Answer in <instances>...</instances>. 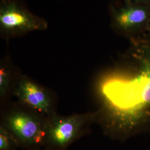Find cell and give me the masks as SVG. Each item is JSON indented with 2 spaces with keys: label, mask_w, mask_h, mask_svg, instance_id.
Masks as SVG:
<instances>
[{
  "label": "cell",
  "mask_w": 150,
  "mask_h": 150,
  "mask_svg": "<svg viewBox=\"0 0 150 150\" xmlns=\"http://www.w3.org/2000/svg\"><path fill=\"white\" fill-rule=\"evenodd\" d=\"M48 22L30 11L23 0H0V36L9 41L48 28Z\"/></svg>",
  "instance_id": "277c9868"
},
{
  "label": "cell",
  "mask_w": 150,
  "mask_h": 150,
  "mask_svg": "<svg viewBox=\"0 0 150 150\" xmlns=\"http://www.w3.org/2000/svg\"><path fill=\"white\" fill-rule=\"evenodd\" d=\"M148 36L150 37V25H149V28H148V30H147V34H146Z\"/></svg>",
  "instance_id": "30bf717a"
},
{
  "label": "cell",
  "mask_w": 150,
  "mask_h": 150,
  "mask_svg": "<svg viewBox=\"0 0 150 150\" xmlns=\"http://www.w3.org/2000/svg\"><path fill=\"white\" fill-rule=\"evenodd\" d=\"M97 113L88 111L70 115L58 113L47 117L43 150H67L71 145L91 133Z\"/></svg>",
  "instance_id": "3957f363"
},
{
  "label": "cell",
  "mask_w": 150,
  "mask_h": 150,
  "mask_svg": "<svg viewBox=\"0 0 150 150\" xmlns=\"http://www.w3.org/2000/svg\"><path fill=\"white\" fill-rule=\"evenodd\" d=\"M0 126L17 139L20 148L43 150L47 117L16 101L0 108Z\"/></svg>",
  "instance_id": "7a4b0ae2"
},
{
  "label": "cell",
  "mask_w": 150,
  "mask_h": 150,
  "mask_svg": "<svg viewBox=\"0 0 150 150\" xmlns=\"http://www.w3.org/2000/svg\"><path fill=\"white\" fill-rule=\"evenodd\" d=\"M22 72L8 54L0 61V108L12 101L14 87Z\"/></svg>",
  "instance_id": "52a82bcc"
},
{
  "label": "cell",
  "mask_w": 150,
  "mask_h": 150,
  "mask_svg": "<svg viewBox=\"0 0 150 150\" xmlns=\"http://www.w3.org/2000/svg\"><path fill=\"white\" fill-rule=\"evenodd\" d=\"M117 2L150 5V0H117Z\"/></svg>",
  "instance_id": "9c48e42d"
},
{
  "label": "cell",
  "mask_w": 150,
  "mask_h": 150,
  "mask_svg": "<svg viewBox=\"0 0 150 150\" xmlns=\"http://www.w3.org/2000/svg\"><path fill=\"white\" fill-rule=\"evenodd\" d=\"M110 27L129 40L147 34L150 22V5L113 2L109 5Z\"/></svg>",
  "instance_id": "5b68a950"
},
{
  "label": "cell",
  "mask_w": 150,
  "mask_h": 150,
  "mask_svg": "<svg viewBox=\"0 0 150 150\" xmlns=\"http://www.w3.org/2000/svg\"><path fill=\"white\" fill-rule=\"evenodd\" d=\"M13 96L18 102L47 117L57 113L56 93L22 72L17 80Z\"/></svg>",
  "instance_id": "8992f818"
},
{
  "label": "cell",
  "mask_w": 150,
  "mask_h": 150,
  "mask_svg": "<svg viewBox=\"0 0 150 150\" xmlns=\"http://www.w3.org/2000/svg\"><path fill=\"white\" fill-rule=\"evenodd\" d=\"M19 144L14 136L0 126V150H17Z\"/></svg>",
  "instance_id": "ba28073f"
},
{
  "label": "cell",
  "mask_w": 150,
  "mask_h": 150,
  "mask_svg": "<svg viewBox=\"0 0 150 150\" xmlns=\"http://www.w3.org/2000/svg\"><path fill=\"white\" fill-rule=\"evenodd\" d=\"M129 41L95 83L96 123L106 136L121 142L150 133V37Z\"/></svg>",
  "instance_id": "6da1fadb"
}]
</instances>
